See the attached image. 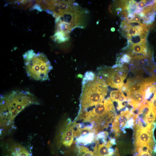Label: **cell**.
Listing matches in <instances>:
<instances>
[{
	"instance_id": "cell-5",
	"label": "cell",
	"mask_w": 156,
	"mask_h": 156,
	"mask_svg": "<svg viewBox=\"0 0 156 156\" xmlns=\"http://www.w3.org/2000/svg\"><path fill=\"white\" fill-rule=\"evenodd\" d=\"M128 63L123 64L122 66L114 65L112 67L103 66L97 68V74L111 88L122 90L129 70Z\"/></svg>"
},
{
	"instance_id": "cell-15",
	"label": "cell",
	"mask_w": 156,
	"mask_h": 156,
	"mask_svg": "<svg viewBox=\"0 0 156 156\" xmlns=\"http://www.w3.org/2000/svg\"><path fill=\"white\" fill-rule=\"evenodd\" d=\"M134 153L135 156H152V153L142 151H139Z\"/></svg>"
},
{
	"instance_id": "cell-12",
	"label": "cell",
	"mask_w": 156,
	"mask_h": 156,
	"mask_svg": "<svg viewBox=\"0 0 156 156\" xmlns=\"http://www.w3.org/2000/svg\"><path fill=\"white\" fill-rule=\"evenodd\" d=\"M110 96L112 101H115L118 103L117 108L118 110L125 107V105L124 104L127 101V97L121 90H117L111 91Z\"/></svg>"
},
{
	"instance_id": "cell-9",
	"label": "cell",
	"mask_w": 156,
	"mask_h": 156,
	"mask_svg": "<svg viewBox=\"0 0 156 156\" xmlns=\"http://www.w3.org/2000/svg\"><path fill=\"white\" fill-rule=\"evenodd\" d=\"M77 126V129L74 130V136L77 143L85 145L94 141V134L96 133L91 126L82 127L79 124Z\"/></svg>"
},
{
	"instance_id": "cell-1",
	"label": "cell",
	"mask_w": 156,
	"mask_h": 156,
	"mask_svg": "<svg viewBox=\"0 0 156 156\" xmlns=\"http://www.w3.org/2000/svg\"><path fill=\"white\" fill-rule=\"evenodd\" d=\"M39 103L29 91L15 90L0 96V125L4 129L12 124L16 117L27 107Z\"/></svg>"
},
{
	"instance_id": "cell-19",
	"label": "cell",
	"mask_w": 156,
	"mask_h": 156,
	"mask_svg": "<svg viewBox=\"0 0 156 156\" xmlns=\"http://www.w3.org/2000/svg\"><path fill=\"white\" fill-rule=\"evenodd\" d=\"M153 152L155 154V155H156V143L155 144V146H154L153 149Z\"/></svg>"
},
{
	"instance_id": "cell-3",
	"label": "cell",
	"mask_w": 156,
	"mask_h": 156,
	"mask_svg": "<svg viewBox=\"0 0 156 156\" xmlns=\"http://www.w3.org/2000/svg\"><path fill=\"white\" fill-rule=\"evenodd\" d=\"M114 105L110 97L105 99L91 109L79 111L77 119L90 123L96 133L108 127L116 116Z\"/></svg>"
},
{
	"instance_id": "cell-18",
	"label": "cell",
	"mask_w": 156,
	"mask_h": 156,
	"mask_svg": "<svg viewBox=\"0 0 156 156\" xmlns=\"http://www.w3.org/2000/svg\"><path fill=\"white\" fill-rule=\"evenodd\" d=\"M32 9V10H36L40 12H42L43 10L40 5L37 4H35L33 6Z\"/></svg>"
},
{
	"instance_id": "cell-11",
	"label": "cell",
	"mask_w": 156,
	"mask_h": 156,
	"mask_svg": "<svg viewBox=\"0 0 156 156\" xmlns=\"http://www.w3.org/2000/svg\"><path fill=\"white\" fill-rule=\"evenodd\" d=\"M8 148L9 156H32L27 148L16 142L10 143Z\"/></svg>"
},
{
	"instance_id": "cell-4",
	"label": "cell",
	"mask_w": 156,
	"mask_h": 156,
	"mask_svg": "<svg viewBox=\"0 0 156 156\" xmlns=\"http://www.w3.org/2000/svg\"><path fill=\"white\" fill-rule=\"evenodd\" d=\"M25 70L31 79L44 81L49 79V73L53 69L50 61L43 53H36L32 49L23 55Z\"/></svg>"
},
{
	"instance_id": "cell-6",
	"label": "cell",
	"mask_w": 156,
	"mask_h": 156,
	"mask_svg": "<svg viewBox=\"0 0 156 156\" xmlns=\"http://www.w3.org/2000/svg\"><path fill=\"white\" fill-rule=\"evenodd\" d=\"M134 114L132 110L126 108L116 116L112 123V129L117 136L120 132H124L126 128L131 127L134 125Z\"/></svg>"
},
{
	"instance_id": "cell-20",
	"label": "cell",
	"mask_w": 156,
	"mask_h": 156,
	"mask_svg": "<svg viewBox=\"0 0 156 156\" xmlns=\"http://www.w3.org/2000/svg\"><path fill=\"white\" fill-rule=\"evenodd\" d=\"M154 7L155 9L156 10V1H155V3L154 4Z\"/></svg>"
},
{
	"instance_id": "cell-16",
	"label": "cell",
	"mask_w": 156,
	"mask_h": 156,
	"mask_svg": "<svg viewBox=\"0 0 156 156\" xmlns=\"http://www.w3.org/2000/svg\"><path fill=\"white\" fill-rule=\"evenodd\" d=\"M148 32L142 31L139 34L142 41L146 40L148 36Z\"/></svg>"
},
{
	"instance_id": "cell-14",
	"label": "cell",
	"mask_w": 156,
	"mask_h": 156,
	"mask_svg": "<svg viewBox=\"0 0 156 156\" xmlns=\"http://www.w3.org/2000/svg\"><path fill=\"white\" fill-rule=\"evenodd\" d=\"M76 153L77 156H93V152L83 145L77 146Z\"/></svg>"
},
{
	"instance_id": "cell-13",
	"label": "cell",
	"mask_w": 156,
	"mask_h": 156,
	"mask_svg": "<svg viewBox=\"0 0 156 156\" xmlns=\"http://www.w3.org/2000/svg\"><path fill=\"white\" fill-rule=\"evenodd\" d=\"M130 51L133 53L135 56L140 54L144 55H147L148 50V44L146 40H143L139 43L132 44L129 47Z\"/></svg>"
},
{
	"instance_id": "cell-17",
	"label": "cell",
	"mask_w": 156,
	"mask_h": 156,
	"mask_svg": "<svg viewBox=\"0 0 156 156\" xmlns=\"http://www.w3.org/2000/svg\"><path fill=\"white\" fill-rule=\"evenodd\" d=\"M121 15L122 17L124 18H127L129 15V14L127 10H122L121 12Z\"/></svg>"
},
{
	"instance_id": "cell-10",
	"label": "cell",
	"mask_w": 156,
	"mask_h": 156,
	"mask_svg": "<svg viewBox=\"0 0 156 156\" xmlns=\"http://www.w3.org/2000/svg\"><path fill=\"white\" fill-rule=\"evenodd\" d=\"M75 125V122L68 123L65 124L61 128L58 141L60 145L68 147L72 144L74 139V127Z\"/></svg>"
},
{
	"instance_id": "cell-7",
	"label": "cell",
	"mask_w": 156,
	"mask_h": 156,
	"mask_svg": "<svg viewBox=\"0 0 156 156\" xmlns=\"http://www.w3.org/2000/svg\"><path fill=\"white\" fill-rule=\"evenodd\" d=\"M108 134L106 132L102 133L101 143L96 138L97 140L93 152V156H119L118 149L112 147L115 144V139H110L107 141L106 140Z\"/></svg>"
},
{
	"instance_id": "cell-8",
	"label": "cell",
	"mask_w": 156,
	"mask_h": 156,
	"mask_svg": "<svg viewBox=\"0 0 156 156\" xmlns=\"http://www.w3.org/2000/svg\"><path fill=\"white\" fill-rule=\"evenodd\" d=\"M152 77H144L140 76L127 79L122 90L126 94L146 90L152 82Z\"/></svg>"
},
{
	"instance_id": "cell-2",
	"label": "cell",
	"mask_w": 156,
	"mask_h": 156,
	"mask_svg": "<svg viewBox=\"0 0 156 156\" xmlns=\"http://www.w3.org/2000/svg\"><path fill=\"white\" fill-rule=\"evenodd\" d=\"M82 83L79 111H85L105 99L108 91V85L97 74L92 71L85 73Z\"/></svg>"
}]
</instances>
